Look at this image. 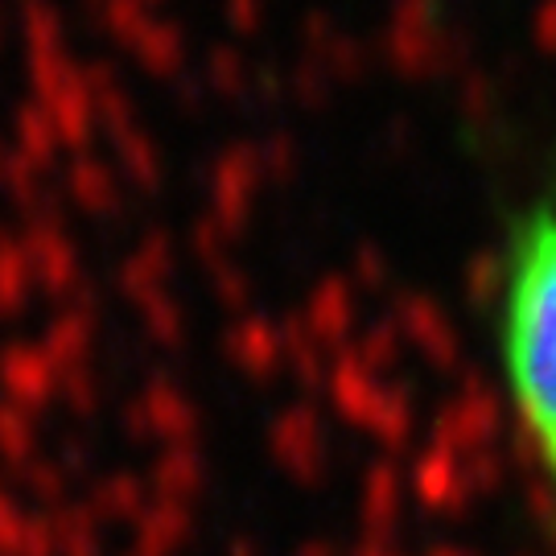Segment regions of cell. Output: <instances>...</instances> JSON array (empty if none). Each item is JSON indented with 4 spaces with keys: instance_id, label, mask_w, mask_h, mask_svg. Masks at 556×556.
<instances>
[{
    "instance_id": "6da1fadb",
    "label": "cell",
    "mask_w": 556,
    "mask_h": 556,
    "mask_svg": "<svg viewBox=\"0 0 556 556\" xmlns=\"http://www.w3.org/2000/svg\"><path fill=\"white\" fill-rule=\"evenodd\" d=\"M495 351L519 438L556 498V174L523 202L503 239Z\"/></svg>"
}]
</instances>
